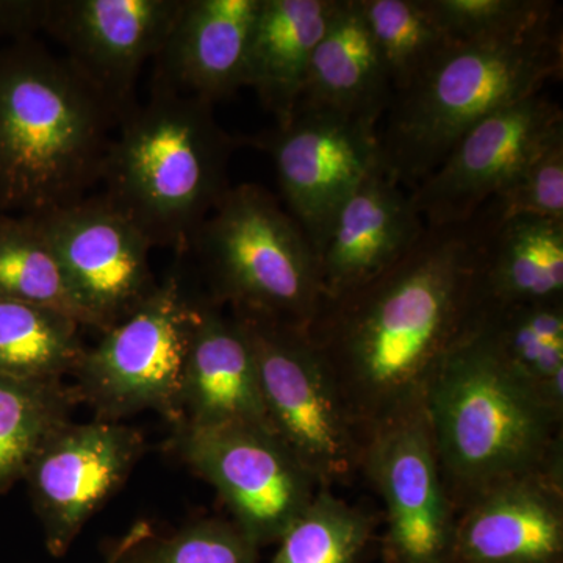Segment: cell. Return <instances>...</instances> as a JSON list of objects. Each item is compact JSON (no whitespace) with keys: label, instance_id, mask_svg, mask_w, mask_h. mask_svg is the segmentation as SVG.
I'll list each match as a JSON object with an SVG mask.
<instances>
[{"label":"cell","instance_id":"obj_1","mask_svg":"<svg viewBox=\"0 0 563 563\" xmlns=\"http://www.w3.org/2000/svg\"><path fill=\"white\" fill-rule=\"evenodd\" d=\"M492 233L477 218L426 228L387 272L322 299L307 335L366 442L421 409L433 374L465 331Z\"/></svg>","mask_w":563,"mask_h":563},{"label":"cell","instance_id":"obj_2","mask_svg":"<svg viewBox=\"0 0 563 563\" xmlns=\"http://www.w3.org/2000/svg\"><path fill=\"white\" fill-rule=\"evenodd\" d=\"M122 118L38 40L0 49V213L40 214L101 184Z\"/></svg>","mask_w":563,"mask_h":563},{"label":"cell","instance_id":"obj_3","mask_svg":"<svg viewBox=\"0 0 563 563\" xmlns=\"http://www.w3.org/2000/svg\"><path fill=\"white\" fill-rule=\"evenodd\" d=\"M422 410L457 514L495 485L563 466V415L473 333L463 332L440 363Z\"/></svg>","mask_w":563,"mask_h":563},{"label":"cell","instance_id":"obj_4","mask_svg":"<svg viewBox=\"0 0 563 563\" xmlns=\"http://www.w3.org/2000/svg\"><path fill=\"white\" fill-rule=\"evenodd\" d=\"M113 136L102 195L152 247L185 257L192 239L231 188L229 163L242 141L221 128L213 106L151 90Z\"/></svg>","mask_w":563,"mask_h":563},{"label":"cell","instance_id":"obj_5","mask_svg":"<svg viewBox=\"0 0 563 563\" xmlns=\"http://www.w3.org/2000/svg\"><path fill=\"white\" fill-rule=\"evenodd\" d=\"M558 14L506 38L453 44L409 90L393 96L379 131L385 172L412 191L477 122L562 79Z\"/></svg>","mask_w":563,"mask_h":563},{"label":"cell","instance_id":"obj_6","mask_svg":"<svg viewBox=\"0 0 563 563\" xmlns=\"http://www.w3.org/2000/svg\"><path fill=\"white\" fill-rule=\"evenodd\" d=\"M214 306L307 329L322 298L320 262L301 225L261 185L229 188L187 255Z\"/></svg>","mask_w":563,"mask_h":563},{"label":"cell","instance_id":"obj_7","mask_svg":"<svg viewBox=\"0 0 563 563\" xmlns=\"http://www.w3.org/2000/svg\"><path fill=\"white\" fill-rule=\"evenodd\" d=\"M203 301L188 290L179 265L85 352L73 388L96 420L121 421L151 410L179 424L181 376Z\"/></svg>","mask_w":563,"mask_h":563},{"label":"cell","instance_id":"obj_8","mask_svg":"<svg viewBox=\"0 0 563 563\" xmlns=\"http://www.w3.org/2000/svg\"><path fill=\"white\" fill-rule=\"evenodd\" d=\"M231 313L250 343L273 431L320 488L350 484L366 440L306 329Z\"/></svg>","mask_w":563,"mask_h":563},{"label":"cell","instance_id":"obj_9","mask_svg":"<svg viewBox=\"0 0 563 563\" xmlns=\"http://www.w3.org/2000/svg\"><path fill=\"white\" fill-rule=\"evenodd\" d=\"M173 446L218 492L233 523L258 548L279 543L320 485L272 428H174Z\"/></svg>","mask_w":563,"mask_h":563},{"label":"cell","instance_id":"obj_10","mask_svg":"<svg viewBox=\"0 0 563 563\" xmlns=\"http://www.w3.org/2000/svg\"><path fill=\"white\" fill-rule=\"evenodd\" d=\"M272 157L287 211L320 257L333 220L352 191L383 163L379 125L325 110L240 139Z\"/></svg>","mask_w":563,"mask_h":563},{"label":"cell","instance_id":"obj_11","mask_svg":"<svg viewBox=\"0 0 563 563\" xmlns=\"http://www.w3.org/2000/svg\"><path fill=\"white\" fill-rule=\"evenodd\" d=\"M36 218L91 329L109 331L157 290L154 247L106 196Z\"/></svg>","mask_w":563,"mask_h":563},{"label":"cell","instance_id":"obj_12","mask_svg":"<svg viewBox=\"0 0 563 563\" xmlns=\"http://www.w3.org/2000/svg\"><path fill=\"white\" fill-rule=\"evenodd\" d=\"M361 473L384 501L385 561L453 563L457 512L422 407L369 437Z\"/></svg>","mask_w":563,"mask_h":563},{"label":"cell","instance_id":"obj_13","mask_svg":"<svg viewBox=\"0 0 563 563\" xmlns=\"http://www.w3.org/2000/svg\"><path fill=\"white\" fill-rule=\"evenodd\" d=\"M561 135L562 109L543 92L477 122L410 191L422 221L428 228L465 224Z\"/></svg>","mask_w":563,"mask_h":563},{"label":"cell","instance_id":"obj_14","mask_svg":"<svg viewBox=\"0 0 563 563\" xmlns=\"http://www.w3.org/2000/svg\"><path fill=\"white\" fill-rule=\"evenodd\" d=\"M146 450L143 432L121 421L68 422L25 474L47 551L68 553L85 525L117 495Z\"/></svg>","mask_w":563,"mask_h":563},{"label":"cell","instance_id":"obj_15","mask_svg":"<svg viewBox=\"0 0 563 563\" xmlns=\"http://www.w3.org/2000/svg\"><path fill=\"white\" fill-rule=\"evenodd\" d=\"M185 0H52L46 33L66 60L124 118L135 85L161 54Z\"/></svg>","mask_w":563,"mask_h":563},{"label":"cell","instance_id":"obj_16","mask_svg":"<svg viewBox=\"0 0 563 563\" xmlns=\"http://www.w3.org/2000/svg\"><path fill=\"white\" fill-rule=\"evenodd\" d=\"M453 563H563V466L495 485L462 507Z\"/></svg>","mask_w":563,"mask_h":563},{"label":"cell","instance_id":"obj_17","mask_svg":"<svg viewBox=\"0 0 563 563\" xmlns=\"http://www.w3.org/2000/svg\"><path fill=\"white\" fill-rule=\"evenodd\" d=\"M426 228L410 191L380 163L332 222L318 257L322 299L354 290L387 272L412 250Z\"/></svg>","mask_w":563,"mask_h":563},{"label":"cell","instance_id":"obj_18","mask_svg":"<svg viewBox=\"0 0 563 563\" xmlns=\"http://www.w3.org/2000/svg\"><path fill=\"white\" fill-rule=\"evenodd\" d=\"M262 0H185L154 60L151 90L214 106L246 87L247 51Z\"/></svg>","mask_w":563,"mask_h":563},{"label":"cell","instance_id":"obj_19","mask_svg":"<svg viewBox=\"0 0 563 563\" xmlns=\"http://www.w3.org/2000/svg\"><path fill=\"white\" fill-rule=\"evenodd\" d=\"M180 409L181 421L177 426L187 428H272L242 325L232 313L207 299L185 361Z\"/></svg>","mask_w":563,"mask_h":563},{"label":"cell","instance_id":"obj_20","mask_svg":"<svg viewBox=\"0 0 563 563\" xmlns=\"http://www.w3.org/2000/svg\"><path fill=\"white\" fill-rule=\"evenodd\" d=\"M393 88L366 24L361 0H339L314 51L296 110H325L379 125Z\"/></svg>","mask_w":563,"mask_h":563},{"label":"cell","instance_id":"obj_21","mask_svg":"<svg viewBox=\"0 0 563 563\" xmlns=\"http://www.w3.org/2000/svg\"><path fill=\"white\" fill-rule=\"evenodd\" d=\"M336 5L339 0H262L247 51L246 87L276 125L295 114Z\"/></svg>","mask_w":563,"mask_h":563},{"label":"cell","instance_id":"obj_22","mask_svg":"<svg viewBox=\"0 0 563 563\" xmlns=\"http://www.w3.org/2000/svg\"><path fill=\"white\" fill-rule=\"evenodd\" d=\"M563 221L510 218L485 244L473 288V307L561 301Z\"/></svg>","mask_w":563,"mask_h":563},{"label":"cell","instance_id":"obj_23","mask_svg":"<svg viewBox=\"0 0 563 563\" xmlns=\"http://www.w3.org/2000/svg\"><path fill=\"white\" fill-rule=\"evenodd\" d=\"M499 363L563 415V299L472 310L465 331Z\"/></svg>","mask_w":563,"mask_h":563},{"label":"cell","instance_id":"obj_24","mask_svg":"<svg viewBox=\"0 0 563 563\" xmlns=\"http://www.w3.org/2000/svg\"><path fill=\"white\" fill-rule=\"evenodd\" d=\"M79 404L63 379L0 376V493L24 481L32 462Z\"/></svg>","mask_w":563,"mask_h":563},{"label":"cell","instance_id":"obj_25","mask_svg":"<svg viewBox=\"0 0 563 563\" xmlns=\"http://www.w3.org/2000/svg\"><path fill=\"white\" fill-rule=\"evenodd\" d=\"M80 329L68 314L0 299V376L65 379L76 373L88 350Z\"/></svg>","mask_w":563,"mask_h":563},{"label":"cell","instance_id":"obj_26","mask_svg":"<svg viewBox=\"0 0 563 563\" xmlns=\"http://www.w3.org/2000/svg\"><path fill=\"white\" fill-rule=\"evenodd\" d=\"M0 299L46 307L90 328L38 218L31 214L0 213Z\"/></svg>","mask_w":563,"mask_h":563},{"label":"cell","instance_id":"obj_27","mask_svg":"<svg viewBox=\"0 0 563 563\" xmlns=\"http://www.w3.org/2000/svg\"><path fill=\"white\" fill-rule=\"evenodd\" d=\"M361 7L393 96L409 90L454 44L428 0H361Z\"/></svg>","mask_w":563,"mask_h":563},{"label":"cell","instance_id":"obj_28","mask_svg":"<svg viewBox=\"0 0 563 563\" xmlns=\"http://www.w3.org/2000/svg\"><path fill=\"white\" fill-rule=\"evenodd\" d=\"M376 532V518L331 488H320L306 512L280 539L272 563H361Z\"/></svg>","mask_w":563,"mask_h":563},{"label":"cell","instance_id":"obj_29","mask_svg":"<svg viewBox=\"0 0 563 563\" xmlns=\"http://www.w3.org/2000/svg\"><path fill=\"white\" fill-rule=\"evenodd\" d=\"M474 217L492 232L515 217L563 221V135L551 141Z\"/></svg>","mask_w":563,"mask_h":563},{"label":"cell","instance_id":"obj_30","mask_svg":"<svg viewBox=\"0 0 563 563\" xmlns=\"http://www.w3.org/2000/svg\"><path fill=\"white\" fill-rule=\"evenodd\" d=\"M454 44L517 35L558 14L550 0H428Z\"/></svg>","mask_w":563,"mask_h":563},{"label":"cell","instance_id":"obj_31","mask_svg":"<svg viewBox=\"0 0 563 563\" xmlns=\"http://www.w3.org/2000/svg\"><path fill=\"white\" fill-rule=\"evenodd\" d=\"M258 550L233 521L206 518L166 539L152 533L136 554L140 563H258Z\"/></svg>","mask_w":563,"mask_h":563},{"label":"cell","instance_id":"obj_32","mask_svg":"<svg viewBox=\"0 0 563 563\" xmlns=\"http://www.w3.org/2000/svg\"><path fill=\"white\" fill-rule=\"evenodd\" d=\"M52 0H0V36L14 41L35 40L46 32Z\"/></svg>","mask_w":563,"mask_h":563},{"label":"cell","instance_id":"obj_33","mask_svg":"<svg viewBox=\"0 0 563 563\" xmlns=\"http://www.w3.org/2000/svg\"><path fill=\"white\" fill-rule=\"evenodd\" d=\"M151 525L147 521H139L131 531L125 533L124 539H121V553L117 563H140L139 554H136V547L144 539L152 536Z\"/></svg>","mask_w":563,"mask_h":563},{"label":"cell","instance_id":"obj_34","mask_svg":"<svg viewBox=\"0 0 563 563\" xmlns=\"http://www.w3.org/2000/svg\"><path fill=\"white\" fill-rule=\"evenodd\" d=\"M121 540L117 543V547L113 548V551H111V554L109 555V559H107L106 563H117L118 558H120L121 553Z\"/></svg>","mask_w":563,"mask_h":563}]
</instances>
